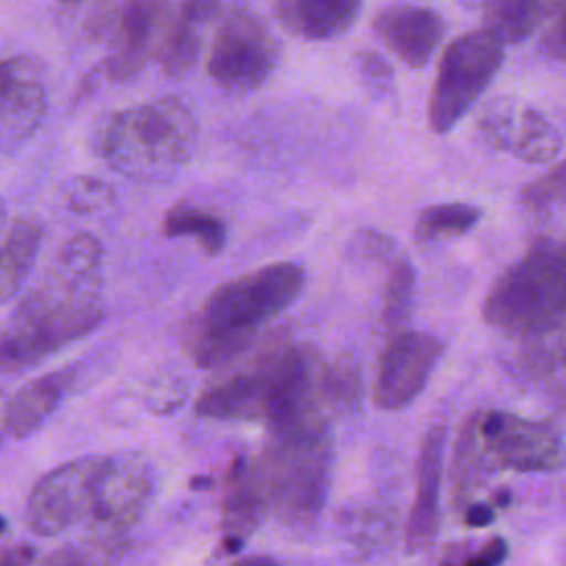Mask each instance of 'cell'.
Instances as JSON below:
<instances>
[{
  "mask_svg": "<svg viewBox=\"0 0 566 566\" xmlns=\"http://www.w3.org/2000/svg\"><path fill=\"white\" fill-rule=\"evenodd\" d=\"M99 270L102 243L95 237L77 234L62 245L44 283L20 298L2 329L7 374L40 363L102 321Z\"/></svg>",
  "mask_w": 566,
  "mask_h": 566,
  "instance_id": "cell-1",
  "label": "cell"
},
{
  "mask_svg": "<svg viewBox=\"0 0 566 566\" xmlns=\"http://www.w3.org/2000/svg\"><path fill=\"white\" fill-rule=\"evenodd\" d=\"M303 285V268L290 261L263 265L219 285L188 325L186 352L199 367L232 360L301 296Z\"/></svg>",
  "mask_w": 566,
  "mask_h": 566,
  "instance_id": "cell-2",
  "label": "cell"
},
{
  "mask_svg": "<svg viewBox=\"0 0 566 566\" xmlns=\"http://www.w3.org/2000/svg\"><path fill=\"white\" fill-rule=\"evenodd\" d=\"M195 144V117L177 97L117 111L95 133L102 161L139 181H161L179 172L190 161Z\"/></svg>",
  "mask_w": 566,
  "mask_h": 566,
  "instance_id": "cell-3",
  "label": "cell"
},
{
  "mask_svg": "<svg viewBox=\"0 0 566 566\" xmlns=\"http://www.w3.org/2000/svg\"><path fill=\"white\" fill-rule=\"evenodd\" d=\"M482 316L513 338L566 321V241H535L493 281Z\"/></svg>",
  "mask_w": 566,
  "mask_h": 566,
  "instance_id": "cell-4",
  "label": "cell"
},
{
  "mask_svg": "<svg viewBox=\"0 0 566 566\" xmlns=\"http://www.w3.org/2000/svg\"><path fill=\"white\" fill-rule=\"evenodd\" d=\"M270 513L290 528H307L323 511L332 478L327 427L272 433L261 455Z\"/></svg>",
  "mask_w": 566,
  "mask_h": 566,
  "instance_id": "cell-5",
  "label": "cell"
},
{
  "mask_svg": "<svg viewBox=\"0 0 566 566\" xmlns=\"http://www.w3.org/2000/svg\"><path fill=\"white\" fill-rule=\"evenodd\" d=\"M502 62L504 42L489 29L469 31L447 44L427 104L431 130L449 133L478 102Z\"/></svg>",
  "mask_w": 566,
  "mask_h": 566,
  "instance_id": "cell-6",
  "label": "cell"
},
{
  "mask_svg": "<svg viewBox=\"0 0 566 566\" xmlns=\"http://www.w3.org/2000/svg\"><path fill=\"white\" fill-rule=\"evenodd\" d=\"M276 66V42L268 24L250 9H230L219 18L208 53L210 80L232 95L259 88Z\"/></svg>",
  "mask_w": 566,
  "mask_h": 566,
  "instance_id": "cell-7",
  "label": "cell"
},
{
  "mask_svg": "<svg viewBox=\"0 0 566 566\" xmlns=\"http://www.w3.org/2000/svg\"><path fill=\"white\" fill-rule=\"evenodd\" d=\"M153 495V469L144 455L122 451L108 455L86 517L88 539L115 557L124 553L128 531L139 522Z\"/></svg>",
  "mask_w": 566,
  "mask_h": 566,
  "instance_id": "cell-8",
  "label": "cell"
},
{
  "mask_svg": "<svg viewBox=\"0 0 566 566\" xmlns=\"http://www.w3.org/2000/svg\"><path fill=\"white\" fill-rule=\"evenodd\" d=\"M292 343L274 345L245 367L208 387L197 400V413L217 420L270 422L281 398Z\"/></svg>",
  "mask_w": 566,
  "mask_h": 566,
  "instance_id": "cell-9",
  "label": "cell"
},
{
  "mask_svg": "<svg viewBox=\"0 0 566 566\" xmlns=\"http://www.w3.org/2000/svg\"><path fill=\"white\" fill-rule=\"evenodd\" d=\"M108 455H82L42 475L27 502V524L35 535H60L86 522Z\"/></svg>",
  "mask_w": 566,
  "mask_h": 566,
  "instance_id": "cell-10",
  "label": "cell"
},
{
  "mask_svg": "<svg viewBox=\"0 0 566 566\" xmlns=\"http://www.w3.org/2000/svg\"><path fill=\"white\" fill-rule=\"evenodd\" d=\"M471 420L489 467L544 473L559 471L566 464L564 440L542 422L502 411H489Z\"/></svg>",
  "mask_w": 566,
  "mask_h": 566,
  "instance_id": "cell-11",
  "label": "cell"
},
{
  "mask_svg": "<svg viewBox=\"0 0 566 566\" xmlns=\"http://www.w3.org/2000/svg\"><path fill=\"white\" fill-rule=\"evenodd\" d=\"M440 354L442 343L431 334H394L376 369L374 402L387 411L405 409L424 389Z\"/></svg>",
  "mask_w": 566,
  "mask_h": 566,
  "instance_id": "cell-12",
  "label": "cell"
},
{
  "mask_svg": "<svg viewBox=\"0 0 566 566\" xmlns=\"http://www.w3.org/2000/svg\"><path fill=\"white\" fill-rule=\"evenodd\" d=\"M46 113V93L40 82L38 64L27 55H13L2 62L0 93V139L2 148L18 150L42 124Z\"/></svg>",
  "mask_w": 566,
  "mask_h": 566,
  "instance_id": "cell-13",
  "label": "cell"
},
{
  "mask_svg": "<svg viewBox=\"0 0 566 566\" xmlns=\"http://www.w3.org/2000/svg\"><path fill=\"white\" fill-rule=\"evenodd\" d=\"M166 18V0H126L113 20V51L106 62L108 75L126 82L137 75L150 53H157Z\"/></svg>",
  "mask_w": 566,
  "mask_h": 566,
  "instance_id": "cell-14",
  "label": "cell"
},
{
  "mask_svg": "<svg viewBox=\"0 0 566 566\" xmlns=\"http://www.w3.org/2000/svg\"><path fill=\"white\" fill-rule=\"evenodd\" d=\"M444 18L422 4H391L374 18V33L402 64L422 69L438 51Z\"/></svg>",
  "mask_w": 566,
  "mask_h": 566,
  "instance_id": "cell-15",
  "label": "cell"
},
{
  "mask_svg": "<svg viewBox=\"0 0 566 566\" xmlns=\"http://www.w3.org/2000/svg\"><path fill=\"white\" fill-rule=\"evenodd\" d=\"M265 511H270V504L261 458H237L228 475L221 513L223 544L230 553H237L245 544Z\"/></svg>",
  "mask_w": 566,
  "mask_h": 566,
  "instance_id": "cell-16",
  "label": "cell"
},
{
  "mask_svg": "<svg viewBox=\"0 0 566 566\" xmlns=\"http://www.w3.org/2000/svg\"><path fill=\"white\" fill-rule=\"evenodd\" d=\"M484 135L515 157L539 164L548 161L559 150V135L551 122L535 108L495 106L482 119Z\"/></svg>",
  "mask_w": 566,
  "mask_h": 566,
  "instance_id": "cell-17",
  "label": "cell"
},
{
  "mask_svg": "<svg viewBox=\"0 0 566 566\" xmlns=\"http://www.w3.org/2000/svg\"><path fill=\"white\" fill-rule=\"evenodd\" d=\"M442 449H444V427L436 424L427 431L418 453V464H416V495H413V504L407 520V537L413 546L429 544L438 533Z\"/></svg>",
  "mask_w": 566,
  "mask_h": 566,
  "instance_id": "cell-18",
  "label": "cell"
},
{
  "mask_svg": "<svg viewBox=\"0 0 566 566\" xmlns=\"http://www.w3.org/2000/svg\"><path fill=\"white\" fill-rule=\"evenodd\" d=\"M219 0H181L175 15L166 22L157 60L166 75L184 77L195 66L203 27L214 18Z\"/></svg>",
  "mask_w": 566,
  "mask_h": 566,
  "instance_id": "cell-19",
  "label": "cell"
},
{
  "mask_svg": "<svg viewBox=\"0 0 566 566\" xmlns=\"http://www.w3.org/2000/svg\"><path fill=\"white\" fill-rule=\"evenodd\" d=\"M73 380V369H55L24 382L2 409V429L9 438H27L53 413Z\"/></svg>",
  "mask_w": 566,
  "mask_h": 566,
  "instance_id": "cell-20",
  "label": "cell"
},
{
  "mask_svg": "<svg viewBox=\"0 0 566 566\" xmlns=\"http://www.w3.org/2000/svg\"><path fill=\"white\" fill-rule=\"evenodd\" d=\"M363 0H276L274 15L285 31L303 40H334L349 31Z\"/></svg>",
  "mask_w": 566,
  "mask_h": 566,
  "instance_id": "cell-21",
  "label": "cell"
},
{
  "mask_svg": "<svg viewBox=\"0 0 566 566\" xmlns=\"http://www.w3.org/2000/svg\"><path fill=\"white\" fill-rule=\"evenodd\" d=\"M566 0H482L484 29L504 44L522 42L544 27Z\"/></svg>",
  "mask_w": 566,
  "mask_h": 566,
  "instance_id": "cell-22",
  "label": "cell"
},
{
  "mask_svg": "<svg viewBox=\"0 0 566 566\" xmlns=\"http://www.w3.org/2000/svg\"><path fill=\"white\" fill-rule=\"evenodd\" d=\"M40 243H42V230L31 219H15L7 228L4 243H2V279H0L2 301H9L13 294L20 292L22 283L27 281L33 268Z\"/></svg>",
  "mask_w": 566,
  "mask_h": 566,
  "instance_id": "cell-23",
  "label": "cell"
},
{
  "mask_svg": "<svg viewBox=\"0 0 566 566\" xmlns=\"http://www.w3.org/2000/svg\"><path fill=\"white\" fill-rule=\"evenodd\" d=\"M517 367L531 378H551L566 371V321L520 336Z\"/></svg>",
  "mask_w": 566,
  "mask_h": 566,
  "instance_id": "cell-24",
  "label": "cell"
},
{
  "mask_svg": "<svg viewBox=\"0 0 566 566\" xmlns=\"http://www.w3.org/2000/svg\"><path fill=\"white\" fill-rule=\"evenodd\" d=\"M166 237H192L199 241L206 254L217 256L223 252L228 241V228L221 217L195 206H175L164 217Z\"/></svg>",
  "mask_w": 566,
  "mask_h": 566,
  "instance_id": "cell-25",
  "label": "cell"
},
{
  "mask_svg": "<svg viewBox=\"0 0 566 566\" xmlns=\"http://www.w3.org/2000/svg\"><path fill=\"white\" fill-rule=\"evenodd\" d=\"M480 219V208L471 203H438L422 210L416 221L418 241H436L447 237H460L469 232Z\"/></svg>",
  "mask_w": 566,
  "mask_h": 566,
  "instance_id": "cell-26",
  "label": "cell"
},
{
  "mask_svg": "<svg viewBox=\"0 0 566 566\" xmlns=\"http://www.w3.org/2000/svg\"><path fill=\"white\" fill-rule=\"evenodd\" d=\"M413 287H416V272L409 259L405 256H391L389 261V276L382 292V325L389 332H396L405 325L411 312L413 301Z\"/></svg>",
  "mask_w": 566,
  "mask_h": 566,
  "instance_id": "cell-27",
  "label": "cell"
},
{
  "mask_svg": "<svg viewBox=\"0 0 566 566\" xmlns=\"http://www.w3.org/2000/svg\"><path fill=\"white\" fill-rule=\"evenodd\" d=\"M113 559H117L113 553L86 539L49 553L38 566H108Z\"/></svg>",
  "mask_w": 566,
  "mask_h": 566,
  "instance_id": "cell-28",
  "label": "cell"
},
{
  "mask_svg": "<svg viewBox=\"0 0 566 566\" xmlns=\"http://www.w3.org/2000/svg\"><path fill=\"white\" fill-rule=\"evenodd\" d=\"M564 192H566V161L555 166L551 172L542 175L533 184H528L522 192V201L528 208H544L557 197H562Z\"/></svg>",
  "mask_w": 566,
  "mask_h": 566,
  "instance_id": "cell-29",
  "label": "cell"
},
{
  "mask_svg": "<svg viewBox=\"0 0 566 566\" xmlns=\"http://www.w3.org/2000/svg\"><path fill=\"white\" fill-rule=\"evenodd\" d=\"M509 555V544L502 537H491L475 548H460L449 555L442 566H500Z\"/></svg>",
  "mask_w": 566,
  "mask_h": 566,
  "instance_id": "cell-30",
  "label": "cell"
},
{
  "mask_svg": "<svg viewBox=\"0 0 566 566\" xmlns=\"http://www.w3.org/2000/svg\"><path fill=\"white\" fill-rule=\"evenodd\" d=\"M539 51L546 57L566 62V2L544 24L539 35Z\"/></svg>",
  "mask_w": 566,
  "mask_h": 566,
  "instance_id": "cell-31",
  "label": "cell"
},
{
  "mask_svg": "<svg viewBox=\"0 0 566 566\" xmlns=\"http://www.w3.org/2000/svg\"><path fill=\"white\" fill-rule=\"evenodd\" d=\"M111 197V190L106 184L97 181V179H77L73 186H71V195H69V201L75 210H82V212H91L95 208H102L106 206Z\"/></svg>",
  "mask_w": 566,
  "mask_h": 566,
  "instance_id": "cell-32",
  "label": "cell"
},
{
  "mask_svg": "<svg viewBox=\"0 0 566 566\" xmlns=\"http://www.w3.org/2000/svg\"><path fill=\"white\" fill-rule=\"evenodd\" d=\"M358 66H360V73L365 75L369 86H374V88H387L389 86L391 69H389V64L380 55H376L371 51H365L360 55Z\"/></svg>",
  "mask_w": 566,
  "mask_h": 566,
  "instance_id": "cell-33",
  "label": "cell"
},
{
  "mask_svg": "<svg viewBox=\"0 0 566 566\" xmlns=\"http://www.w3.org/2000/svg\"><path fill=\"white\" fill-rule=\"evenodd\" d=\"M33 559H35V553L27 544L7 546L2 553V566H31Z\"/></svg>",
  "mask_w": 566,
  "mask_h": 566,
  "instance_id": "cell-34",
  "label": "cell"
},
{
  "mask_svg": "<svg viewBox=\"0 0 566 566\" xmlns=\"http://www.w3.org/2000/svg\"><path fill=\"white\" fill-rule=\"evenodd\" d=\"M495 517V509L491 504H471L467 509V524L484 526Z\"/></svg>",
  "mask_w": 566,
  "mask_h": 566,
  "instance_id": "cell-35",
  "label": "cell"
},
{
  "mask_svg": "<svg viewBox=\"0 0 566 566\" xmlns=\"http://www.w3.org/2000/svg\"><path fill=\"white\" fill-rule=\"evenodd\" d=\"M232 566H279L274 559L265 557V555H254V557H245V559H239L237 564Z\"/></svg>",
  "mask_w": 566,
  "mask_h": 566,
  "instance_id": "cell-36",
  "label": "cell"
},
{
  "mask_svg": "<svg viewBox=\"0 0 566 566\" xmlns=\"http://www.w3.org/2000/svg\"><path fill=\"white\" fill-rule=\"evenodd\" d=\"M62 2H77V0H62Z\"/></svg>",
  "mask_w": 566,
  "mask_h": 566,
  "instance_id": "cell-37",
  "label": "cell"
}]
</instances>
